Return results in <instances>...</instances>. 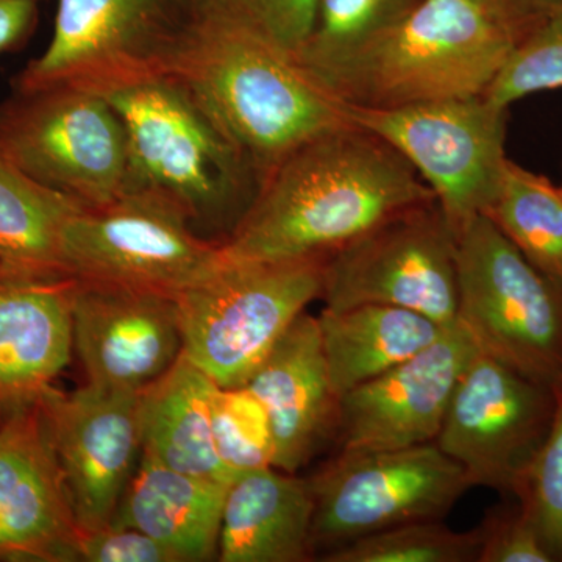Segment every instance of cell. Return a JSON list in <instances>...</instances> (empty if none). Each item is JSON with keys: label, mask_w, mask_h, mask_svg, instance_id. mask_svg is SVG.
Listing matches in <instances>:
<instances>
[{"label": "cell", "mask_w": 562, "mask_h": 562, "mask_svg": "<svg viewBox=\"0 0 562 562\" xmlns=\"http://www.w3.org/2000/svg\"><path fill=\"white\" fill-rule=\"evenodd\" d=\"M431 201L435 192L398 151L351 124L273 166L221 250L233 261L327 258L392 214Z\"/></svg>", "instance_id": "cell-1"}, {"label": "cell", "mask_w": 562, "mask_h": 562, "mask_svg": "<svg viewBox=\"0 0 562 562\" xmlns=\"http://www.w3.org/2000/svg\"><path fill=\"white\" fill-rule=\"evenodd\" d=\"M166 76L194 95L262 179L303 144L351 125L347 103L301 58L221 25L188 20Z\"/></svg>", "instance_id": "cell-2"}, {"label": "cell", "mask_w": 562, "mask_h": 562, "mask_svg": "<svg viewBox=\"0 0 562 562\" xmlns=\"http://www.w3.org/2000/svg\"><path fill=\"white\" fill-rule=\"evenodd\" d=\"M531 25L484 0H422L319 79L344 102L371 109L482 95Z\"/></svg>", "instance_id": "cell-3"}, {"label": "cell", "mask_w": 562, "mask_h": 562, "mask_svg": "<svg viewBox=\"0 0 562 562\" xmlns=\"http://www.w3.org/2000/svg\"><path fill=\"white\" fill-rule=\"evenodd\" d=\"M105 98L127 132L131 190L172 199L195 231L224 243L257 198L262 181L257 166L172 77Z\"/></svg>", "instance_id": "cell-4"}, {"label": "cell", "mask_w": 562, "mask_h": 562, "mask_svg": "<svg viewBox=\"0 0 562 562\" xmlns=\"http://www.w3.org/2000/svg\"><path fill=\"white\" fill-rule=\"evenodd\" d=\"M324 260L224 258L176 297L184 357L217 386H244L306 305L321 299Z\"/></svg>", "instance_id": "cell-5"}, {"label": "cell", "mask_w": 562, "mask_h": 562, "mask_svg": "<svg viewBox=\"0 0 562 562\" xmlns=\"http://www.w3.org/2000/svg\"><path fill=\"white\" fill-rule=\"evenodd\" d=\"M458 324L476 349L562 387V284L539 272L490 217L458 235Z\"/></svg>", "instance_id": "cell-6"}, {"label": "cell", "mask_w": 562, "mask_h": 562, "mask_svg": "<svg viewBox=\"0 0 562 562\" xmlns=\"http://www.w3.org/2000/svg\"><path fill=\"white\" fill-rule=\"evenodd\" d=\"M0 158L83 209L131 190L127 132L109 99L91 91L14 90L0 103Z\"/></svg>", "instance_id": "cell-7"}, {"label": "cell", "mask_w": 562, "mask_h": 562, "mask_svg": "<svg viewBox=\"0 0 562 562\" xmlns=\"http://www.w3.org/2000/svg\"><path fill=\"white\" fill-rule=\"evenodd\" d=\"M351 124L398 151L435 192L454 235L490 211L506 158L508 106L486 95L371 109L347 103Z\"/></svg>", "instance_id": "cell-8"}, {"label": "cell", "mask_w": 562, "mask_h": 562, "mask_svg": "<svg viewBox=\"0 0 562 562\" xmlns=\"http://www.w3.org/2000/svg\"><path fill=\"white\" fill-rule=\"evenodd\" d=\"M308 483L319 557L398 525L442 520L472 487L464 469L436 442L339 450Z\"/></svg>", "instance_id": "cell-9"}, {"label": "cell", "mask_w": 562, "mask_h": 562, "mask_svg": "<svg viewBox=\"0 0 562 562\" xmlns=\"http://www.w3.org/2000/svg\"><path fill=\"white\" fill-rule=\"evenodd\" d=\"M72 279L177 295L220 268L221 243L195 231L179 203L132 188L101 209H83L65 232Z\"/></svg>", "instance_id": "cell-10"}, {"label": "cell", "mask_w": 562, "mask_h": 562, "mask_svg": "<svg viewBox=\"0 0 562 562\" xmlns=\"http://www.w3.org/2000/svg\"><path fill=\"white\" fill-rule=\"evenodd\" d=\"M188 22L184 0H58L54 35L14 90L110 95L166 77Z\"/></svg>", "instance_id": "cell-11"}, {"label": "cell", "mask_w": 562, "mask_h": 562, "mask_svg": "<svg viewBox=\"0 0 562 562\" xmlns=\"http://www.w3.org/2000/svg\"><path fill=\"white\" fill-rule=\"evenodd\" d=\"M458 238L438 202L398 211L322 265L325 308L390 305L458 324Z\"/></svg>", "instance_id": "cell-12"}, {"label": "cell", "mask_w": 562, "mask_h": 562, "mask_svg": "<svg viewBox=\"0 0 562 562\" xmlns=\"http://www.w3.org/2000/svg\"><path fill=\"white\" fill-rule=\"evenodd\" d=\"M557 406L553 387L479 351L458 380L435 442L472 486L516 497L552 430Z\"/></svg>", "instance_id": "cell-13"}, {"label": "cell", "mask_w": 562, "mask_h": 562, "mask_svg": "<svg viewBox=\"0 0 562 562\" xmlns=\"http://www.w3.org/2000/svg\"><path fill=\"white\" fill-rule=\"evenodd\" d=\"M40 402L80 531L106 527L143 457L139 392L52 386Z\"/></svg>", "instance_id": "cell-14"}, {"label": "cell", "mask_w": 562, "mask_h": 562, "mask_svg": "<svg viewBox=\"0 0 562 562\" xmlns=\"http://www.w3.org/2000/svg\"><path fill=\"white\" fill-rule=\"evenodd\" d=\"M72 347L88 383L140 392L183 353L173 295L76 279Z\"/></svg>", "instance_id": "cell-15"}, {"label": "cell", "mask_w": 562, "mask_h": 562, "mask_svg": "<svg viewBox=\"0 0 562 562\" xmlns=\"http://www.w3.org/2000/svg\"><path fill=\"white\" fill-rule=\"evenodd\" d=\"M479 353L460 324L416 357L339 398V450H395L435 442L458 380Z\"/></svg>", "instance_id": "cell-16"}, {"label": "cell", "mask_w": 562, "mask_h": 562, "mask_svg": "<svg viewBox=\"0 0 562 562\" xmlns=\"http://www.w3.org/2000/svg\"><path fill=\"white\" fill-rule=\"evenodd\" d=\"M40 398L0 419V560L79 561L81 531Z\"/></svg>", "instance_id": "cell-17"}, {"label": "cell", "mask_w": 562, "mask_h": 562, "mask_svg": "<svg viewBox=\"0 0 562 562\" xmlns=\"http://www.w3.org/2000/svg\"><path fill=\"white\" fill-rule=\"evenodd\" d=\"M271 422L273 468L295 473L336 438L339 397L325 358L319 321L303 312L244 384Z\"/></svg>", "instance_id": "cell-18"}, {"label": "cell", "mask_w": 562, "mask_h": 562, "mask_svg": "<svg viewBox=\"0 0 562 562\" xmlns=\"http://www.w3.org/2000/svg\"><path fill=\"white\" fill-rule=\"evenodd\" d=\"M76 279L0 277V419L54 386L74 357Z\"/></svg>", "instance_id": "cell-19"}, {"label": "cell", "mask_w": 562, "mask_h": 562, "mask_svg": "<svg viewBox=\"0 0 562 562\" xmlns=\"http://www.w3.org/2000/svg\"><path fill=\"white\" fill-rule=\"evenodd\" d=\"M314 502L308 480L276 468L236 476L225 495L217 560L303 562L313 549Z\"/></svg>", "instance_id": "cell-20"}, {"label": "cell", "mask_w": 562, "mask_h": 562, "mask_svg": "<svg viewBox=\"0 0 562 562\" xmlns=\"http://www.w3.org/2000/svg\"><path fill=\"white\" fill-rule=\"evenodd\" d=\"M228 486L176 471L143 453L111 524L146 532L177 562L217 560Z\"/></svg>", "instance_id": "cell-21"}, {"label": "cell", "mask_w": 562, "mask_h": 562, "mask_svg": "<svg viewBox=\"0 0 562 562\" xmlns=\"http://www.w3.org/2000/svg\"><path fill=\"white\" fill-rule=\"evenodd\" d=\"M217 384L183 353L157 382L139 392L143 453L176 471L231 484L213 438Z\"/></svg>", "instance_id": "cell-22"}, {"label": "cell", "mask_w": 562, "mask_h": 562, "mask_svg": "<svg viewBox=\"0 0 562 562\" xmlns=\"http://www.w3.org/2000/svg\"><path fill=\"white\" fill-rule=\"evenodd\" d=\"M317 321L339 398L416 357L450 328L425 314L390 305L324 308Z\"/></svg>", "instance_id": "cell-23"}, {"label": "cell", "mask_w": 562, "mask_h": 562, "mask_svg": "<svg viewBox=\"0 0 562 562\" xmlns=\"http://www.w3.org/2000/svg\"><path fill=\"white\" fill-rule=\"evenodd\" d=\"M83 206L0 158V277L69 279L65 232Z\"/></svg>", "instance_id": "cell-24"}, {"label": "cell", "mask_w": 562, "mask_h": 562, "mask_svg": "<svg viewBox=\"0 0 562 562\" xmlns=\"http://www.w3.org/2000/svg\"><path fill=\"white\" fill-rule=\"evenodd\" d=\"M490 217L539 272L562 284V190L509 160Z\"/></svg>", "instance_id": "cell-25"}, {"label": "cell", "mask_w": 562, "mask_h": 562, "mask_svg": "<svg viewBox=\"0 0 562 562\" xmlns=\"http://www.w3.org/2000/svg\"><path fill=\"white\" fill-rule=\"evenodd\" d=\"M422 0H319L301 61L317 77L401 24Z\"/></svg>", "instance_id": "cell-26"}, {"label": "cell", "mask_w": 562, "mask_h": 562, "mask_svg": "<svg viewBox=\"0 0 562 562\" xmlns=\"http://www.w3.org/2000/svg\"><path fill=\"white\" fill-rule=\"evenodd\" d=\"M482 532L454 531L442 520L398 525L321 554L325 562H476Z\"/></svg>", "instance_id": "cell-27"}, {"label": "cell", "mask_w": 562, "mask_h": 562, "mask_svg": "<svg viewBox=\"0 0 562 562\" xmlns=\"http://www.w3.org/2000/svg\"><path fill=\"white\" fill-rule=\"evenodd\" d=\"M188 20L249 33L301 58L319 0H184Z\"/></svg>", "instance_id": "cell-28"}, {"label": "cell", "mask_w": 562, "mask_h": 562, "mask_svg": "<svg viewBox=\"0 0 562 562\" xmlns=\"http://www.w3.org/2000/svg\"><path fill=\"white\" fill-rule=\"evenodd\" d=\"M211 420L217 454L233 479L244 472L273 468L271 422L265 406L246 386H217Z\"/></svg>", "instance_id": "cell-29"}, {"label": "cell", "mask_w": 562, "mask_h": 562, "mask_svg": "<svg viewBox=\"0 0 562 562\" xmlns=\"http://www.w3.org/2000/svg\"><path fill=\"white\" fill-rule=\"evenodd\" d=\"M558 88H562V9L528 29L484 95L509 109L527 95Z\"/></svg>", "instance_id": "cell-30"}, {"label": "cell", "mask_w": 562, "mask_h": 562, "mask_svg": "<svg viewBox=\"0 0 562 562\" xmlns=\"http://www.w3.org/2000/svg\"><path fill=\"white\" fill-rule=\"evenodd\" d=\"M557 394L552 430L514 497L552 562L562 561V387Z\"/></svg>", "instance_id": "cell-31"}, {"label": "cell", "mask_w": 562, "mask_h": 562, "mask_svg": "<svg viewBox=\"0 0 562 562\" xmlns=\"http://www.w3.org/2000/svg\"><path fill=\"white\" fill-rule=\"evenodd\" d=\"M479 528L482 546L476 562H552L519 503L492 509Z\"/></svg>", "instance_id": "cell-32"}, {"label": "cell", "mask_w": 562, "mask_h": 562, "mask_svg": "<svg viewBox=\"0 0 562 562\" xmlns=\"http://www.w3.org/2000/svg\"><path fill=\"white\" fill-rule=\"evenodd\" d=\"M79 561L177 562L162 543L146 532L121 525H106L80 535Z\"/></svg>", "instance_id": "cell-33"}, {"label": "cell", "mask_w": 562, "mask_h": 562, "mask_svg": "<svg viewBox=\"0 0 562 562\" xmlns=\"http://www.w3.org/2000/svg\"><path fill=\"white\" fill-rule=\"evenodd\" d=\"M36 0H0V54L18 49L35 29Z\"/></svg>", "instance_id": "cell-34"}, {"label": "cell", "mask_w": 562, "mask_h": 562, "mask_svg": "<svg viewBox=\"0 0 562 562\" xmlns=\"http://www.w3.org/2000/svg\"><path fill=\"white\" fill-rule=\"evenodd\" d=\"M514 2L531 24L547 14L562 9V0H514Z\"/></svg>", "instance_id": "cell-35"}, {"label": "cell", "mask_w": 562, "mask_h": 562, "mask_svg": "<svg viewBox=\"0 0 562 562\" xmlns=\"http://www.w3.org/2000/svg\"><path fill=\"white\" fill-rule=\"evenodd\" d=\"M484 2L491 3V5L498 7V9L512 10L517 11V13H520V10L517 9L516 2H514V0H484Z\"/></svg>", "instance_id": "cell-36"}]
</instances>
